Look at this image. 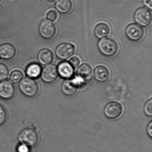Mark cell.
<instances>
[{
  "mask_svg": "<svg viewBox=\"0 0 152 152\" xmlns=\"http://www.w3.org/2000/svg\"><path fill=\"white\" fill-rule=\"evenodd\" d=\"M9 69L5 64L0 63V81L5 80L9 76Z\"/></svg>",
  "mask_w": 152,
  "mask_h": 152,
  "instance_id": "cell-21",
  "label": "cell"
},
{
  "mask_svg": "<svg viewBox=\"0 0 152 152\" xmlns=\"http://www.w3.org/2000/svg\"><path fill=\"white\" fill-rule=\"evenodd\" d=\"M18 152H30L29 147L21 143L17 148Z\"/></svg>",
  "mask_w": 152,
  "mask_h": 152,
  "instance_id": "cell-26",
  "label": "cell"
},
{
  "mask_svg": "<svg viewBox=\"0 0 152 152\" xmlns=\"http://www.w3.org/2000/svg\"><path fill=\"white\" fill-rule=\"evenodd\" d=\"M95 79L98 81L104 83L109 80L110 73L108 69L104 66H97L94 71Z\"/></svg>",
  "mask_w": 152,
  "mask_h": 152,
  "instance_id": "cell-16",
  "label": "cell"
},
{
  "mask_svg": "<svg viewBox=\"0 0 152 152\" xmlns=\"http://www.w3.org/2000/svg\"><path fill=\"white\" fill-rule=\"evenodd\" d=\"M125 33L127 37L133 41L140 40L144 35L143 28L139 25L134 23L130 24L127 26Z\"/></svg>",
  "mask_w": 152,
  "mask_h": 152,
  "instance_id": "cell-7",
  "label": "cell"
},
{
  "mask_svg": "<svg viewBox=\"0 0 152 152\" xmlns=\"http://www.w3.org/2000/svg\"><path fill=\"white\" fill-rule=\"evenodd\" d=\"M75 47L68 42H63L58 45L56 48V55L63 60H66L73 56L75 52Z\"/></svg>",
  "mask_w": 152,
  "mask_h": 152,
  "instance_id": "cell-5",
  "label": "cell"
},
{
  "mask_svg": "<svg viewBox=\"0 0 152 152\" xmlns=\"http://www.w3.org/2000/svg\"><path fill=\"white\" fill-rule=\"evenodd\" d=\"M69 63L73 68H76L80 64V60L77 57H74L70 59Z\"/></svg>",
  "mask_w": 152,
  "mask_h": 152,
  "instance_id": "cell-25",
  "label": "cell"
},
{
  "mask_svg": "<svg viewBox=\"0 0 152 152\" xmlns=\"http://www.w3.org/2000/svg\"><path fill=\"white\" fill-rule=\"evenodd\" d=\"M55 7L60 13L66 14L72 10L73 7L72 2L71 0H58L55 4Z\"/></svg>",
  "mask_w": 152,
  "mask_h": 152,
  "instance_id": "cell-17",
  "label": "cell"
},
{
  "mask_svg": "<svg viewBox=\"0 0 152 152\" xmlns=\"http://www.w3.org/2000/svg\"><path fill=\"white\" fill-rule=\"evenodd\" d=\"M16 49L13 44L5 43L0 46V58L4 59H10L15 56Z\"/></svg>",
  "mask_w": 152,
  "mask_h": 152,
  "instance_id": "cell-14",
  "label": "cell"
},
{
  "mask_svg": "<svg viewBox=\"0 0 152 152\" xmlns=\"http://www.w3.org/2000/svg\"><path fill=\"white\" fill-rule=\"evenodd\" d=\"M7 119V110L3 105L0 104V126L5 123Z\"/></svg>",
  "mask_w": 152,
  "mask_h": 152,
  "instance_id": "cell-22",
  "label": "cell"
},
{
  "mask_svg": "<svg viewBox=\"0 0 152 152\" xmlns=\"http://www.w3.org/2000/svg\"><path fill=\"white\" fill-rule=\"evenodd\" d=\"M24 75L23 72L19 70H15L10 74V80L15 83H20L23 78Z\"/></svg>",
  "mask_w": 152,
  "mask_h": 152,
  "instance_id": "cell-20",
  "label": "cell"
},
{
  "mask_svg": "<svg viewBox=\"0 0 152 152\" xmlns=\"http://www.w3.org/2000/svg\"><path fill=\"white\" fill-rule=\"evenodd\" d=\"M16 89L15 85L10 81L5 80L0 82V97L9 99L15 96Z\"/></svg>",
  "mask_w": 152,
  "mask_h": 152,
  "instance_id": "cell-9",
  "label": "cell"
},
{
  "mask_svg": "<svg viewBox=\"0 0 152 152\" xmlns=\"http://www.w3.org/2000/svg\"><path fill=\"white\" fill-rule=\"evenodd\" d=\"M123 112V107L120 103L112 102L106 106L104 113L107 117L110 119H116L121 116Z\"/></svg>",
  "mask_w": 152,
  "mask_h": 152,
  "instance_id": "cell-10",
  "label": "cell"
},
{
  "mask_svg": "<svg viewBox=\"0 0 152 152\" xmlns=\"http://www.w3.org/2000/svg\"><path fill=\"white\" fill-rule=\"evenodd\" d=\"M79 81L76 79H66L62 85V91L66 96H71L74 95L79 88Z\"/></svg>",
  "mask_w": 152,
  "mask_h": 152,
  "instance_id": "cell-12",
  "label": "cell"
},
{
  "mask_svg": "<svg viewBox=\"0 0 152 152\" xmlns=\"http://www.w3.org/2000/svg\"><path fill=\"white\" fill-rule=\"evenodd\" d=\"M38 59L41 64L47 65L53 62L54 55L50 50L42 49L38 53Z\"/></svg>",
  "mask_w": 152,
  "mask_h": 152,
  "instance_id": "cell-15",
  "label": "cell"
},
{
  "mask_svg": "<svg viewBox=\"0 0 152 152\" xmlns=\"http://www.w3.org/2000/svg\"><path fill=\"white\" fill-rule=\"evenodd\" d=\"M39 32L41 36L44 39H50L55 36L56 29L52 22L47 19L43 20L40 24Z\"/></svg>",
  "mask_w": 152,
  "mask_h": 152,
  "instance_id": "cell-8",
  "label": "cell"
},
{
  "mask_svg": "<svg viewBox=\"0 0 152 152\" xmlns=\"http://www.w3.org/2000/svg\"><path fill=\"white\" fill-rule=\"evenodd\" d=\"M41 78L46 83H52L56 80L58 76L57 67L53 64L46 65L42 70Z\"/></svg>",
  "mask_w": 152,
  "mask_h": 152,
  "instance_id": "cell-6",
  "label": "cell"
},
{
  "mask_svg": "<svg viewBox=\"0 0 152 152\" xmlns=\"http://www.w3.org/2000/svg\"><path fill=\"white\" fill-rule=\"evenodd\" d=\"M58 72L60 77L64 79H69L73 75L74 70L73 66L67 62H62L58 65Z\"/></svg>",
  "mask_w": 152,
  "mask_h": 152,
  "instance_id": "cell-13",
  "label": "cell"
},
{
  "mask_svg": "<svg viewBox=\"0 0 152 152\" xmlns=\"http://www.w3.org/2000/svg\"><path fill=\"white\" fill-rule=\"evenodd\" d=\"M57 13L56 11L54 10L49 11L47 15V19L52 22L56 21L57 18Z\"/></svg>",
  "mask_w": 152,
  "mask_h": 152,
  "instance_id": "cell-24",
  "label": "cell"
},
{
  "mask_svg": "<svg viewBox=\"0 0 152 152\" xmlns=\"http://www.w3.org/2000/svg\"><path fill=\"white\" fill-rule=\"evenodd\" d=\"M1 0H0V2H1Z\"/></svg>",
  "mask_w": 152,
  "mask_h": 152,
  "instance_id": "cell-30",
  "label": "cell"
},
{
  "mask_svg": "<svg viewBox=\"0 0 152 152\" xmlns=\"http://www.w3.org/2000/svg\"><path fill=\"white\" fill-rule=\"evenodd\" d=\"M135 21L141 26L146 27L152 21V15L150 10L146 7H141L137 10L134 14Z\"/></svg>",
  "mask_w": 152,
  "mask_h": 152,
  "instance_id": "cell-4",
  "label": "cell"
},
{
  "mask_svg": "<svg viewBox=\"0 0 152 152\" xmlns=\"http://www.w3.org/2000/svg\"><path fill=\"white\" fill-rule=\"evenodd\" d=\"M18 140L22 144L31 147L38 144L39 137L36 130L31 128H27L21 132L18 136Z\"/></svg>",
  "mask_w": 152,
  "mask_h": 152,
  "instance_id": "cell-2",
  "label": "cell"
},
{
  "mask_svg": "<svg viewBox=\"0 0 152 152\" xmlns=\"http://www.w3.org/2000/svg\"><path fill=\"white\" fill-rule=\"evenodd\" d=\"M145 113L148 116L152 115V99H150L145 104L144 107Z\"/></svg>",
  "mask_w": 152,
  "mask_h": 152,
  "instance_id": "cell-23",
  "label": "cell"
},
{
  "mask_svg": "<svg viewBox=\"0 0 152 152\" xmlns=\"http://www.w3.org/2000/svg\"><path fill=\"white\" fill-rule=\"evenodd\" d=\"M147 132L148 135L151 137H152V121L149 123L147 128Z\"/></svg>",
  "mask_w": 152,
  "mask_h": 152,
  "instance_id": "cell-28",
  "label": "cell"
},
{
  "mask_svg": "<svg viewBox=\"0 0 152 152\" xmlns=\"http://www.w3.org/2000/svg\"><path fill=\"white\" fill-rule=\"evenodd\" d=\"M99 49L101 53L106 56H112L117 53L118 50L117 43L110 38H104L99 42Z\"/></svg>",
  "mask_w": 152,
  "mask_h": 152,
  "instance_id": "cell-3",
  "label": "cell"
},
{
  "mask_svg": "<svg viewBox=\"0 0 152 152\" xmlns=\"http://www.w3.org/2000/svg\"><path fill=\"white\" fill-rule=\"evenodd\" d=\"M110 33V28L106 24L100 23L96 26L94 29L95 36L98 39H103L108 36Z\"/></svg>",
  "mask_w": 152,
  "mask_h": 152,
  "instance_id": "cell-19",
  "label": "cell"
},
{
  "mask_svg": "<svg viewBox=\"0 0 152 152\" xmlns=\"http://www.w3.org/2000/svg\"><path fill=\"white\" fill-rule=\"evenodd\" d=\"M19 88L21 92L28 97H34L38 95L39 91V84L33 79L27 77L20 82Z\"/></svg>",
  "mask_w": 152,
  "mask_h": 152,
  "instance_id": "cell-1",
  "label": "cell"
},
{
  "mask_svg": "<svg viewBox=\"0 0 152 152\" xmlns=\"http://www.w3.org/2000/svg\"><path fill=\"white\" fill-rule=\"evenodd\" d=\"M77 76L80 81L83 83H89L93 79L92 68L88 64H83L80 66L77 70Z\"/></svg>",
  "mask_w": 152,
  "mask_h": 152,
  "instance_id": "cell-11",
  "label": "cell"
},
{
  "mask_svg": "<svg viewBox=\"0 0 152 152\" xmlns=\"http://www.w3.org/2000/svg\"><path fill=\"white\" fill-rule=\"evenodd\" d=\"M48 1L50 2H53L54 1H56V0H47Z\"/></svg>",
  "mask_w": 152,
  "mask_h": 152,
  "instance_id": "cell-29",
  "label": "cell"
},
{
  "mask_svg": "<svg viewBox=\"0 0 152 152\" xmlns=\"http://www.w3.org/2000/svg\"><path fill=\"white\" fill-rule=\"evenodd\" d=\"M144 4L150 9H152V0H143Z\"/></svg>",
  "mask_w": 152,
  "mask_h": 152,
  "instance_id": "cell-27",
  "label": "cell"
},
{
  "mask_svg": "<svg viewBox=\"0 0 152 152\" xmlns=\"http://www.w3.org/2000/svg\"><path fill=\"white\" fill-rule=\"evenodd\" d=\"M41 72V66L37 63H33L28 65L26 71L27 76L33 79L39 77Z\"/></svg>",
  "mask_w": 152,
  "mask_h": 152,
  "instance_id": "cell-18",
  "label": "cell"
}]
</instances>
